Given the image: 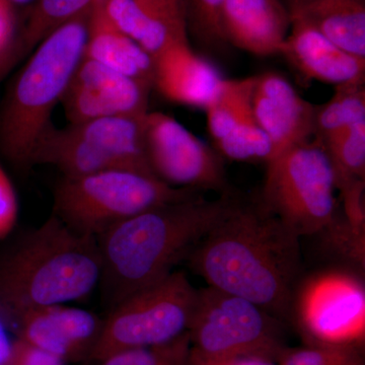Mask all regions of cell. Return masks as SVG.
<instances>
[{
  "label": "cell",
  "instance_id": "6da1fadb",
  "mask_svg": "<svg viewBox=\"0 0 365 365\" xmlns=\"http://www.w3.org/2000/svg\"><path fill=\"white\" fill-rule=\"evenodd\" d=\"M299 240L260 203L240 199L188 260L207 287L244 297L287 322L302 269Z\"/></svg>",
  "mask_w": 365,
  "mask_h": 365
},
{
  "label": "cell",
  "instance_id": "7a4b0ae2",
  "mask_svg": "<svg viewBox=\"0 0 365 365\" xmlns=\"http://www.w3.org/2000/svg\"><path fill=\"white\" fill-rule=\"evenodd\" d=\"M240 199L232 191L213 200L196 194L132 216L98 235V287L110 309L174 272Z\"/></svg>",
  "mask_w": 365,
  "mask_h": 365
},
{
  "label": "cell",
  "instance_id": "3957f363",
  "mask_svg": "<svg viewBox=\"0 0 365 365\" xmlns=\"http://www.w3.org/2000/svg\"><path fill=\"white\" fill-rule=\"evenodd\" d=\"M97 237L55 215L0 260V307L19 318L38 307L86 299L100 284Z\"/></svg>",
  "mask_w": 365,
  "mask_h": 365
},
{
  "label": "cell",
  "instance_id": "277c9868",
  "mask_svg": "<svg viewBox=\"0 0 365 365\" xmlns=\"http://www.w3.org/2000/svg\"><path fill=\"white\" fill-rule=\"evenodd\" d=\"M91 9L48 36L7 93L0 113V151L18 169L32 167L34 148L83 58Z\"/></svg>",
  "mask_w": 365,
  "mask_h": 365
},
{
  "label": "cell",
  "instance_id": "5b68a950",
  "mask_svg": "<svg viewBox=\"0 0 365 365\" xmlns=\"http://www.w3.org/2000/svg\"><path fill=\"white\" fill-rule=\"evenodd\" d=\"M200 192L173 187L155 175L130 170L62 177L55 188L53 215L76 232L98 237L132 216Z\"/></svg>",
  "mask_w": 365,
  "mask_h": 365
},
{
  "label": "cell",
  "instance_id": "8992f818",
  "mask_svg": "<svg viewBox=\"0 0 365 365\" xmlns=\"http://www.w3.org/2000/svg\"><path fill=\"white\" fill-rule=\"evenodd\" d=\"M145 116L98 118L66 128L51 122L34 148L31 165H53L66 178L112 170L155 175L144 146Z\"/></svg>",
  "mask_w": 365,
  "mask_h": 365
},
{
  "label": "cell",
  "instance_id": "52a82bcc",
  "mask_svg": "<svg viewBox=\"0 0 365 365\" xmlns=\"http://www.w3.org/2000/svg\"><path fill=\"white\" fill-rule=\"evenodd\" d=\"M258 201L297 237L319 234L337 215L332 165L318 141H307L267 163Z\"/></svg>",
  "mask_w": 365,
  "mask_h": 365
},
{
  "label": "cell",
  "instance_id": "ba28073f",
  "mask_svg": "<svg viewBox=\"0 0 365 365\" xmlns=\"http://www.w3.org/2000/svg\"><path fill=\"white\" fill-rule=\"evenodd\" d=\"M196 289L182 271L134 292L110 309L91 353L100 360L124 350L168 344L188 332Z\"/></svg>",
  "mask_w": 365,
  "mask_h": 365
},
{
  "label": "cell",
  "instance_id": "9c48e42d",
  "mask_svg": "<svg viewBox=\"0 0 365 365\" xmlns=\"http://www.w3.org/2000/svg\"><path fill=\"white\" fill-rule=\"evenodd\" d=\"M283 325L258 304L207 287L198 289L188 333L191 349L206 356H257L277 362L288 347Z\"/></svg>",
  "mask_w": 365,
  "mask_h": 365
},
{
  "label": "cell",
  "instance_id": "30bf717a",
  "mask_svg": "<svg viewBox=\"0 0 365 365\" xmlns=\"http://www.w3.org/2000/svg\"><path fill=\"white\" fill-rule=\"evenodd\" d=\"M290 319L306 344L354 346L365 339V287L345 269L319 271L302 281L292 297Z\"/></svg>",
  "mask_w": 365,
  "mask_h": 365
},
{
  "label": "cell",
  "instance_id": "8fae6325",
  "mask_svg": "<svg viewBox=\"0 0 365 365\" xmlns=\"http://www.w3.org/2000/svg\"><path fill=\"white\" fill-rule=\"evenodd\" d=\"M144 146L153 172L178 188L211 190L228 187L222 158L175 118L148 112L144 118Z\"/></svg>",
  "mask_w": 365,
  "mask_h": 365
},
{
  "label": "cell",
  "instance_id": "7c38bea8",
  "mask_svg": "<svg viewBox=\"0 0 365 365\" xmlns=\"http://www.w3.org/2000/svg\"><path fill=\"white\" fill-rule=\"evenodd\" d=\"M151 86L83 57L61 98L69 123L109 117H143Z\"/></svg>",
  "mask_w": 365,
  "mask_h": 365
},
{
  "label": "cell",
  "instance_id": "4fadbf2b",
  "mask_svg": "<svg viewBox=\"0 0 365 365\" xmlns=\"http://www.w3.org/2000/svg\"><path fill=\"white\" fill-rule=\"evenodd\" d=\"M16 321L19 339L64 362L90 359L104 325L97 314L64 304L31 309Z\"/></svg>",
  "mask_w": 365,
  "mask_h": 365
},
{
  "label": "cell",
  "instance_id": "5bb4252c",
  "mask_svg": "<svg viewBox=\"0 0 365 365\" xmlns=\"http://www.w3.org/2000/svg\"><path fill=\"white\" fill-rule=\"evenodd\" d=\"M252 110L272 144L269 162L314 135L316 106L300 97L287 78L275 72L256 76Z\"/></svg>",
  "mask_w": 365,
  "mask_h": 365
},
{
  "label": "cell",
  "instance_id": "9a60e30c",
  "mask_svg": "<svg viewBox=\"0 0 365 365\" xmlns=\"http://www.w3.org/2000/svg\"><path fill=\"white\" fill-rule=\"evenodd\" d=\"M290 16L282 0H227L222 29L227 44L257 56L280 53Z\"/></svg>",
  "mask_w": 365,
  "mask_h": 365
},
{
  "label": "cell",
  "instance_id": "2e32d148",
  "mask_svg": "<svg viewBox=\"0 0 365 365\" xmlns=\"http://www.w3.org/2000/svg\"><path fill=\"white\" fill-rule=\"evenodd\" d=\"M279 54L307 78L334 86L364 83L365 58L346 52L299 21H292Z\"/></svg>",
  "mask_w": 365,
  "mask_h": 365
},
{
  "label": "cell",
  "instance_id": "e0dca14e",
  "mask_svg": "<svg viewBox=\"0 0 365 365\" xmlns=\"http://www.w3.org/2000/svg\"><path fill=\"white\" fill-rule=\"evenodd\" d=\"M222 79L189 41H175L153 58V88L176 104L205 109Z\"/></svg>",
  "mask_w": 365,
  "mask_h": 365
},
{
  "label": "cell",
  "instance_id": "ac0fdd59",
  "mask_svg": "<svg viewBox=\"0 0 365 365\" xmlns=\"http://www.w3.org/2000/svg\"><path fill=\"white\" fill-rule=\"evenodd\" d=\"M290 21L311 26L334 44L365 58L364 0H282Z\"/></svg>",
  "mask_w": 365,
  "mask_h": 365
},
{
  "label": "cell",
  "instance_id": "d6986e66",
  "mask_svg": "<svg viewBox=\"0 0 365 365\" xmlns=\"http://www.w3.org/2000/svg\"><path fill=\"white\" fill-rule=\"evenodd\" d=\"M83 57L153 88V58L111 25L98 1L91 9Z\"/></svg>",
  "mask_w": 365,
  "mask_h": 365
},
{
  "label": "cell",
  "instance_id": "ffe728a7",
  "mask_svg": "<svg viewBox=\"0 0 365 365\" xmlns=\"http://www.w3.org/2000/svg\"><path fill=\"white\" fill-rule=\"evenodd\" d=\"M98 4L113 26L153 58L175 41H188L178 37L169 26L146 13L135 0H98Z\"/></svg>",
  "mask_w": 365,
  "mask_h": 365
},
{
  "label": "cell",
  "instance_id": "44dd1931",
  "mask_svg": "<svg viewBox=\"0 0 365 365\" xmlns=\"http://www.w3.org/2000/svg\"><path fill=\"white\" fill-rule=\"evenodd\" d=\"M98 0H36L26 14V24L16 34V51L31 54L55 30L90 11Z\"/></svg>",
  "mask_w": 365,
  "mask_h": 365
},
{
  "label": "cell",
  "instance_id": "7402d4cb",
  "mask_svg": "<svg viewBox=\"0 0 365 365\" xmlns=\"http://www.w3.org/2000/svg\"><path fill=\"white\" fill-rule=\"evenodd\" d=\"M256 76L222 79L205 107L209 133L216 141L253 113L252 96Z\"/></svg>",
  "mask_w": 365,
  "mask_h": 365
},
{
  "label": "cell",
  "instance_id": "603a6c76",
  "mask_svg": "<svg viewBox=\"0 0 365 365\" xmlns=\"http://www.w3.org/2000/svg\"><path fill=\"white\" fill-rule=\"evenodd\" d=\"M317 141L323 146L332 165L336 188L341 191L353 182L364 181L365 121Z\"/></svg>",
  "mask_w": 365,
  "mask_h": 365
},
{
  "label": "cell",
  "instance_id": "cb8c5ba5",
  "mask_svg": "<svg viewBox=\"0 0 365 365\" xmlns=\"http://www.w3.org/2000/svg\"><path fill=\"white\" fill-rule=\"evenodd\" d=\"M365 121L364 83L336 86L326 104L317 107L314 135L317 140L346 127Z\"/></svg>",
  "mask_w": 365,
  "mask_h": 365
},
{
  "label": "cell",
  "instance_id": "d4e9b609",
  "mask_svg": "<svg viewBox=\"0 0 365 365\" xmlns=\"http://www.w3.org/2000/svg\"><path fill=\"white\" fill-rule=\"evenodd\" d=\"M216 144L220 153L230 160H263L268 163L272 157L270 139L257 123L253 113Z\"/></svg>",
  "mask_w": 365,
  "mask_h": 365
},
{
  "label": "cell",
  "instance_id": "484cf974",
  "mask_svg": "<svg viewBox=\"0 0 365 365\" xmlns=\"http://www.w3.org/2000/svg\"><path fill=\"white\" fill-rule=\"evenodd\" d=\"M190 349L187 332L168 344L114 353L98 361V365H186Z\"/></svg>",
  "mask_w": 365,
  "mask_h": 365
},
{
  "label": "cell",
  "instance_id": "4316f807",
  "mask_svg": "<svg viewBox=\"0 0 365 365\" xmlns=\"http://www.w3.org/2000/svg\"><path fill=\"white\" fill-rule=\"evenodd\" d=\"M277 365H364V359L354 346L306 344L285 348Z\"/></svg>",
  "mask_w": 365,
  "mask_h": 365
},
{
  "label": "cell",
  "instance_id": "83f0119b",
  "mask_svg": "<svg viewBox=\"0 0 365 365\" xmlns=\"http://www.w3.org/2000/svg\"><path fill=\"white\" fill-rule=\"evenodd\" d=\"M227 0H184L187 31L208 47L227 44L223 37L222 16Z\"/></svg>",
  "mask_w": 365,
  "mask_h": 365
},
{
  "label": "cell",
  "instance_id": "f1b7e54d",
  "mask_svg": "<svg viewBox=\"0 0 365 365\" xmlns=\"http://www.w3.org/2000/svg\"><path fill=\"white\" fill-rule=\"evenodd\" d=\"M319 232H325L326 244L346 260L364 268L365 228L355 227L345 215H335L332 222Z\"/></svg>",
  "mask_w": 365,
  "mask_h": 365
},
{
  "label": "cell",
  "instance_id": "f546056e",
  "mask_svg": "<svg viewBox=\"0 0 365 365\" xmlns=\"http://www.w3.org/2000/svg\"><path fill=\"white\" fill-rule=\"evenodd\" d=\"M146 13L169 26L178 37L188 40L184 0H135Z\"/></svg>",
  "mask_w": 365,
  "mask_h": 365
},
{
  "label": "cell",
  "instance_id": "4dcf8cb0",
  "mask_svg": "<svg viewBox=\"0 0 365 365\" xmlns=\"http://www.w3.org/2000/svg\"><path fill=\"white\" fill-rule=\"evenodd\" d=\"M18 215V197L13 182L0 163V241L11 234Z\"/></svg>",
  "mask_w": 365,
  "mask_h": 365
},
{
  "label": "cell",
  "instance_id": "1f68e13d",
  "mask_svg": "<svg viewBox=\"0 0 365 365\" xmlns=\"http://www.w3.org/2000/svg\"><path fill=\"white\" fill-rule=\"evenodd\" d=\"M11 365H64V361L40 348L18 339L13 343Z\"/></svg>",
  "mask_w": 365,
  "mask_h": 365
},
{
  "label": "cell",
  "instance_id": "d6a6232c",
  "mask_svg": "<svg viewBox=\"0 0 365 365\" xmlns=\"http://www.w3.org/2000/svg\"><path fill=\"white\" fill-rule=\"evenodd\" d=\"M186 365H277V362L257 356H206L190 349Z\"/></svg>",
  "mask_w": 365,
  "mask_h": 365
},
{
  "label": "cell",
  "instance_id": "836d02e7",
  "mask_svg": "<svg viewBox=\"0 0 365 365\" xmlns=\"http://www.w3.org/2000/svg\"><path fill=\"white\" fill-rule=\"evenodd\" d=\"M16 34V13L0 0V54L6 49Z\"/></svg>",
  "mask_w": 365,
  "mask_h": 365
},
{
  "label": "cell",
  "instance_id": "e575fe53",
  "mask_svg": "<svg viewBox=\"0 0 365 365\" xmlns=\"http://www.w3.org/2000/svg\"><path fill=\"white\" fill-rule=\"evenodd\" d=\"M13 356V343L9 340V336L0 319V365H11Z\"/></svg>",
  "mask_w": 365,
  "mask_h": 365
},
{
  "label": "cell",
  "instance_id": "d590c367",
  "mask_svg": "<svg viewBox=\"0 0 365 365\" xmlns=\"http://www.w3.org/2000/svg\"><path fill=\"white\" fill-rule=\"evenodd\" d=\"M2 1L6 2L7 6L11 7L16 14V11L19 9H24V11H28L36 0H2Z\"/></svg>",
  "mask_w": 365,
  "mask_h": 365
}]
</instances>
